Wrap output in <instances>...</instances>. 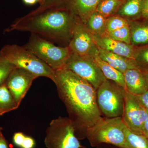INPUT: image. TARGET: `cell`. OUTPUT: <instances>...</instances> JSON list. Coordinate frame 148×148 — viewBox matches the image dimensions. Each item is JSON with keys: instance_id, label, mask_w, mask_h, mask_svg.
<instances>
[{"instance_id": "27", "label": "cell", "mask_w": 148, "mask_h": 148, "mask_svg": "<svg viewBox=\"0 0 148 148\" xmlns=\"http://www.w3.org/2000/svg\"><path fill=\"white\" fill-rule=\"evenodd\" d=\"M128 25L127 19L117 14L112 15L107 18L106 34Z\"/></svg>"}, {"instance_id": "35", "label": "cell", "mask_w": 148, "mask_h": 148, "mask_svg": "<svg viewBox=\"0 0 148 148\" xmlns=\"http://www.w3.org/2000/svg\"><path fill=\"white\" fill-rule=\"evenodd\" d=\"M145 74V75L146 79H147V82L148 83V72H145V73H144Z\"/></svg>"}, {"instance_id": "22", "label": "cell", "mask_w": 148, "mask_h": 148, "mask_svg": "<svg viewBox=\"0 0 148 148\" xmlns=\"http://www.w3.org/2000/svg\"><path fill=\"white\" fill-rule=\"evenodd\" d=\"M124 1V0H102L95 11L106 17H110L117 13Z\"/></svg>"}, {"instance_id": "17", "label": "cell", "mask_w": 148, "mask_h": 148, "mask_svg": "<svg viewBox=\"0 0 148 148\" xmlns=\"http://www.w3.org/2000/svg\"><path fill=\"white\" fill-rule=\"evenodd\" d=\"M144 0H124L116 14L127 21H134L142 18Z\"/></svg>"}, {"instance_id": "8", "label": "cell", "mask_w": 148, "mask_h": 148, "mask_svg": "<svg viewBox=\"0 0 148 148\" xmlns=\"http://www.w3.org/2000/svg\"><path fill=\"white\" fill-rule=\"evenodd\" d=\"M87 81L95 90L107 80L93 56L72 53L65 68Z\"/></svg>"}, {"instance_id": "32", "label": "cell", "mask_w": 148, "mask_h": 148, "mask_svg": "<svg viewBox=\"0 0 148 148\" xmlns=\"http://www.w3.org/2000/svg\"><path fill=\"white\" fill-rule=\"evenodd\" d=\"M0 148H8L7 142L3 135L0 136Z\"/></svg>"}, {"instance_id": "23", "label": "cell", "mask_w": 148, "mask_h": 148, "mask_svg": "<svg viewBox=\"0 0 148 148\" xmlns=\"http://www.w3.org/2000/svg\"><path fill=\"white\" fill-rule=\"evenodd\" d=\"M134 59L138 69L144 73L148 72V45L137 47Z\"/></svg>"}, {"instance_id": "13", "label": "cell", "mask_w": 148, "mask_h": 148, "mask_svg": "<svg viewBox=\"0 0 148 148\" xmlns=\"http://www.w3.org/2000/svg\"><path fill=\"white\" fill-rule=\"evenodd\" d=\"M123 75L127 92L132 95H138L148 90V83L145 75L140 69H129Z\"/></svg>"}, {"instance_id": "4", "label": "cell", "mask_w": 148, "mask_h": 148, "mask_svg": "<svg viewBox=\"0 0 148 148\" xmlns=\"http://www.w3.org/2000/svg\"><path fill=\"white\" fill-rule=\"evenodd\" d=\"M23 46L54 71L65 68L72 53L69 47L57 46L50 41L33 34Z\"/></svg>"}, {"instance_id": "29", "label": "cell", "mask_w": 148, "mask_h": 148, "mask_svg": "<svg viewBox=\"0 0 148 148\" xmlns=\"http://www.w3.org/2000/svg\"><path fill=\"white\" fill-rule=\"evenodd\" d=\"M26 135L23 132H16L14 134L13 141L15 145L21 148Z\"/></svg>"}, {"instance_id": "25", "label": "cell", "mask_w": 148, "mask_h": 148, "mask_svg": "<svg viewBox=\"0 0 148 148\" xmlns=\"http://www.w3.org/2000/svg\"><path fill=\"white\" fill-rule=\"evenodd\" d=\"M15 68L0 51V86L5 82L9 76Z\"/></svg>"}, {"instance_id": "11", "label": "cell", "mask_w": 148, "mask_h": 148, "mask_svg": "<svg viewBox=\"0 0 148 148\" xmlns=\"http://www.w3.org/2000/svg\"><path fill=\"white\" fill-rule=\"evenodd\" d=\"M38 76L21 68H15L6 81L5 84L18 107L32 84Z\"/></svg>"}, {"instance_id": "31", "label": "cell", "mask_w": 148, "mask_h": 148, "mask_svg": "<svg viewBox=\"0 0 148 148\" xmlns=\"http://www.w3.org/2000/svg\"><path fill=\"white\" fill-rule=\"evenodd\" d=\"M148 17V0H144L142 10V18Z\"/></svg>"}, {"instance_id": "5", "label": "cell", "mask_w": 148, "mask_h": 148, "mask_svg": "<svg viewBox=\"0 0 148 148\" xmlns=\"http://www.w3.org/2000/svg\"><path fill=\"white\" fill-rule=\"evenodd\" d=\"M0 51L16 68L27 70L38 77H46L54 81L55 71L24 47L7 45Z\"/></svg>"}, {"instance_id": "7", "label": "cell", "mask_w": 148, "mask_h": 148, "mask_svg": "<svg viewBox=\"0 0 148 148\" xmlns=\"http://www.w3.org/2000/svg\"><path fill=\"white\" fill-rule=\"evenodd\" d=\"M44 143L47 148H80L82 146L71 120L61 116L51 122Z\"/></svg>"}, {"instance_id": "19", "label": "cell", "mask_w": 148, "mask_h": 148, "mask_svg": "<svg viewBox=\"0 0 148 148\" xmlns=\"http://www.w3.org/2000/svg\"><path fill=\"white\" fill-rule=\"evenodd\" d=\"M96 64L100 67L107 79L112 81L125 89V82L123 73L112 67L102 60L98 55L94 56Z\"/></svg>"}, {"instance_id": "30", "label": "cell", "mask_w": 148, "mask_h": 148, "mask_svg": "<svg viewBox=\"0 0 148 148\" xmlns=\"http://www.w3.org/2000/svg\"><path fill=\"white\" fill-rule=\"evenodd\" d=\"M35 145L34 140L32 137L26 135L21 148H34Z\"/></svg>"}, {"instance_id": "1", "label": "cell", "mask_w": 148, "mask_h": 148, "mask_svg": "<svg viewBox=\"0 0 148 148\" xmlns=\"http://www.w3.org/2000/svg\"><path fill=\"white\" fill-rule=\"evenodd\" d=\"M53 82L66 106L78 139L85 138L86 130L101 119L96 92L89 83L69 69L55 71Z\"/></svg>"}, {"instance_id": "16", "label": "cell", "mask_w": 148, "mask_h": 148, "mask_svg": "<svg viewBox=\"0 0 148 148\" xmlns=\"http://www.w3.org/2000/svg\"><path fill=\"white\" fill-rule=\"evenodd\" d=\"M128 21L131 33V44L138 47L147 45L148 17Z\"/></svg>"}, {"instance_id": "10", "label": "cell", "mask_w": 148, "mask_h": 148, "mask_svg": "<svg viewBox=\"0 0 148 148\" xmlns=\"http://www.w3.org/2000/svg\"><path fill=\"white\" fill-rule=\"evenodd\" d=\"M121 117L130 131L143 135V126L148 117V110L137 101L134 95L126 91Z\"/></svg>"}, {"instance_id": "36", "label": "cell", "mask_w": 148, "mask_h": 148, "mask_svg": "<svg viewBox=\"0 0 148 148\" xmlns=\"http://www.w3.org/2000/svg\"><path fill=\"white\" fill-rule=\"evenodd\" d=\"M2 130L3 128L2 127H0V136L3 135L2 132Z\"/></svg>"}, {"instance_id": "37", "label": "cell", "mask_w": 148, "mask_h": 148, "mask_svg": "<svg viewBox=\"0 0 148 148\" xmlns=\"http://www.w3.org/2000/svg\"><path fill=\"white\" fill-rule=\"evenodd\" d=\"M80 148H87L86 147H84V146H82Z\"/></svg>"}, {"instance_id": "2", "label": "cell", "mask_w": 148, "mask_h": 148, "mask_svg": "<svg viewBox=\"0 0 148 148\" xmlns=\"http://www.w3.org/2000/svg\"><path fill=\"white\" fill-rule=\"evenodd\" d=\"M76 18L64 6L61 7L17 18L5 32H30L51 42L68 46Z\"/></svg>"}, {"instance_id": "28", "label": "cell", "mask_w": 148, "mask_h": 148, "mask_svg": "<svg viewBox=\"0 0 148 148\" xmlns=\"http://www.w3.org/2000/svg\"><path fill=\"white\" fill-rule=\"evenodd\" d=\"M134 96L137 101L148 110V90L141 95Z\"/></svg>"}, {"instance_id": "6", "label": "cell", "mask_w": 148, "mask_h": 148, "mask_svg": "<svg viewBox=\"0 0 148 148\" xmlns=\"http://www.w3.org/2000/svg\"><path fill=\"white\" fill-rule=\"evenodd\" d=\"M96 92L97 103L101 114L107 118L122 116L126 92L124 88L107 79Z\"/></svg>"}, {"instance_id": "9", "label": "cell", "mask_w": 148, "mask_h": 148, "mask_svg": "<svg viewBox=\"0 0 148 148\" xmlns=\"http://www.w3.org/2000/svg\"><path fill=\"white\" fill-rule=\"evenodd\" d=\"M68 47L72 53L80 56L94 57L98 55V47L94 41L93 35L77 17Z\"/></svg>"}, {"instance_id": "12", "label": "cell", "mask_w": 148, "mask_h": 148, "mask_svg": "<svg viewBox=\"0 0 148 148\" xmlns=\"http://www.w3.org/2000/svg\"><path fill=\"white\" fill-rule=\"evenodd\" d=\"M93 39L98 47L127 58H135L137 47L116 40L105 35L93 36Z\"/></svg>"}, {"instance_id": "24", "label": "cell", "mask_w": 148, "mask_h": 148, "mask_svg": "<svg viewBox=\"0 0 148 148\" xmlns=\"http://www.w3.org/2000/svg\"><path fill=\"white\" fill-rule=\"evenodd\" d=\"M105 36L116 40L131 44V33L129 25L115 31L107 33Z\"/></svg>"}, {"instance_id": "34", "label": "cell", "mask_w": 148, "mask_h": 148, "mask_svg": "<svg viewBox=\"0 0 148 148\" xmlns=\"http://www.w3.org/2000/svg\"><path fill=\"white\" fill-rule=\"evenodd\" d=\"M41 0H23V2L28 5L34 4L37 2L40 1Z\"/></svg>"}, {"instance_id": "20", "label": "cell", "mask_w": 148, "mask_h": 148, "mask_svg": "<svg viewBox=\"0 0 148 148\" xmlns=\"http://www.w3.org/2000/svg\"><path fill=\"white\" fill-rule=\"evenodd\" d=\"M18 107L5 83L0 86V116L16 110Z\"/></svg>"}, {"instance_id": "21", "label": "cell", "mask_w": 148, "mask_h": 148, "mask_svg": "<svg viewBox=\"0 0 148 148\" xmlns=\"http://www.w3.org/2000/svg\"><path fill=\"white\" fill-rule=\"evenodd\" d=\"M125 148H148V139L145 135L137 134L126 128Z\"/></svg>"}, {"instance_id": "18", "label": "cell", "mask_w": 148, "mask_h": 148, "mask_svg": "<svg viewBox=\"0 0 148 148\" xmlns=\"http://www.w3.org/2000/svg\"><path fill=\"white\" fill-rule=\"evenodd\" d=\"M108 18L98 12L95 11L84 24L93 36H104L106 33V22Z\"/></svg>"}, {"instance_id": "14", "label": "cell", "mask_w": 148, "mask_h": 148, "mask_svg": "<svg viewBox=\"0 0 148 148\" xmlns=\"http://www.w3.org/2000/svg\"><path fill=\"white\" fill-rule=\"evenodd\" d=\"M102 0H66L64 6L84 23Z\"/></svg>"}, {"instance_id": "15", "label": "cell", "mask_w": 148, "mask_h": 148, "mask_svg": "<svg viewBox=\"0 0 148 148\" xmlns=\"http://www.w3.org/2000/svg\"><path fill=\"white\" fill-rule=\"evenodd\" d=\"M98 49L100 58L123 73L129 69L138 68L135 59L118 55L100 48Z\"/></svg>"}, {"instance_id": "26", "label": "cell", "mask_w": 148, "mask_h": 148, "mask_svg": "<svg viewBox=\"0 0 148 148\" xmlns=\"http://www.w3.org/2000/svg\"><path fill=\"white\" fill-rule=\"evenodd\" d=\"M65 1L66 0H41L39 6L27 14L35 15L48 10L64 6Z\"/></svg>"}, {"instance_id": "33", "label": "cell", "mask_w": 148, "mask_h": 148, "mask_svg": "<svg viewBox=\"0 0 148 148\" xmlns=\"http://www.w3.org/2000/svg\"><path fill=\"white\" fill-rule=\"evenodd\" d=\"M143 135L148 139V117L143 126Z\"/></svg>"}, {"instance_id": "3", "label": "cell", "mask_w": 148, "mask_h": 148, "mask_svg": "<svg viewBox=\"0 0 148 148\" xmlns=\"http://www.w3.org/2000/svg\"><path fill=\"white\" fill-rule=\"evenodd\" d=\"M126 128L122 117H102L93 126L87 129L85 138L92 147L105 143L120 148H126Z\"/></svg>"}]
</instances>
